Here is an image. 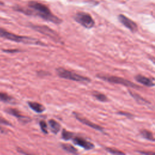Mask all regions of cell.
Returning a JSON list of instances; mask_svg holds the SVG:
<instances>
[{
  "instance_id": "14",
  "label": "cell",
  "mask_w": 155,
  "mask_h": 155,
  "mask_svg": "<svg viewBox=\"0 0 155 155\" xmlns=\"http://www.w3.org/2000/svg\"><path fill=\"white\" fill-rule=\"evenodd\" d=\"M129 93L130 94V95L137 102H138L140 104H150V102L147 101L146 99H145L144 98L140 96H139V94L131 91H128Z\"/></svg>"
},
{
  "instance_id": "6",
  "label": "cell",
  "mask_w": 155,
  "mask_h": 155,
  "mask_svg": "<svg viewBox=\"0 0 155 155\" xmlns=\"http://www.w3.org/2000/svg\"><path fill=\"white\" fill-rule=\"evenodd\" d=\"M30 27L35 30L49 37L56 42H62L61 39L59 35L53 30L46 25H30Z\"/></svg>"
},
{
  "instance_id": "4",
  "label": "cell",
  "mask_w": 155,
  "mask_h": 155,
  "mask_svg": "<svg viewBox=\"0 0 155 155\" xmlns=\"http://www.w3.org/2000/svg\"><path fill=\"white\" fill-rule=\"evenodd\" d=\"M96 76L101 79H102L105 81H107L110 83L120 84V85H122L124 86H127V87L136 88V89H140L141 88L139 85L135 84L133 82H132L127 79H124L122 78H120L118 76L104 75V74H98L96 75Z\"/></svg>"
},
{
  "instance_id": "16",
  "label": "cell",
  "mask_w": 155,
  "mask_h": 155,
  "mask_svg": "<svg viewBox=\"0 0 155 155\" xmlns=\"http://www.w3.org/2000/svg\"><path fill=\"white\" fill-rule=\"evenodd\" d=\"M140 134L143 138L148 140H150L152 142L154 141V137L153 136V134L152 133V132H151L148 130H142L140 131Z\"/></svg>"
},
{
  "instance_id": "21",
  "label": "cell",
  "mask_w": 155,
  "mask_h": 155,
  "mask_svg": "<svg viewBox=\"0 0 155 155\" xmlns=\"http://www.w3.org/2000/svg\"><path fill=\"white\" fill-rule=\"evenodd\" d=\"M105 150L109 152L111 154H125V153L124 152H122L116 149H114L112 148H105Z\"/></svg>"
},
{
  "instance_id": "5",
  "label": "cell",
  "mask_w": 155,
  "mask_h": 155,
  "mask_svg": "<svg viewBox=\"0 0 155 155\" xmlns=\"http://www.w3.org/2000/svg\"><path fill=\"white\" fill-rule=\"evenodd\" d=\"M74 19L86 28H91L94 25V21L91 16L85 12H78L74 16Z\"/></svg>"
},
{
  "instance_id": "13",
  "label": "cell",
  "mask_w": 155,
  "mask_h": 155,
  "mask_svg": "<svg viewBox=\"0 0 155 155\" xmlns=\"http://www.w3.org/2000/svg\"><path fill=\"white\" fill-rule=\"evenodd\" d=\"M48 123L52 133L57 134L59 131L61 129V125L57 121L54 119H50Z\"/></svg>"
},
{
  "instance_id": "25",
  "label": "cell",
  "mask_w": 155,
  "mask_h": 155,
  "mask_svg": "<svg viewBox=\"0 0 155 155\" xmlns=\"http://www.w3.org/2000/svg\"><path fill=\"white\" fill-rule=\"evenodd\" d=\"M139 153H142V154H153L154 153H151V152H143V151H139Z\"/></svg>"
},
{
  "instance_id": "3",
  "label": "cell",
  "mask_w": 155,
  "mask_h": 155,
  "mask_svg": "<svg viewBox=\"0 0 155 155\" xmlns=\"http://www.w3.org/2000/svg\"><path fill=\"white\" fill-rule=\"evenodd\" d=\"M56 72L58 75L61 78L85 83H88L91 82V79L88 77L80 75L73 71L66 70L62 67L57 68Z\"/></svg>"
},
{
  "instance_id": "19",
  "label": "cell",
  "mask_w": 155,
  "mask_h": 155,
  "mask_svg": "<svg viewBox=\"0 0 155 155\" xmlns=\"http://www.w3.org/2000/svg\"><path fill=\"white\" fill-rule=\"evenodd\" d=\"M73 135L74 134L72 132L67 131L65 129H63L62 131V138L65 140H68L71 139L74 137Z\"/></svg>"
},
{
  "instance_id": "24",
  "label": "cell",
  "mask_w": 155,
  "mask_h": 155,
  "mask_svg": "<svg viewBox=\"0 0 155 155\" xmlns=\"http://www.w3.org/2000/svg\"><path fill=\"white\" fill-rule=\"evenodd\" d=\"M5 52H8V53H13V52H18L19 51V50L15 49V50H3Z\"/></svg>"
},
{
  "instance_id": "17",
  "label": "cell",
  "mask_w": 155,
  "mask_h": 155,
  "mask_svg": "<svg viewBox=\"0 0 155 155\" xmlns=\"http://www.w3.org/2000/svg\"><path fill=\"white\" fill-rule=\"evenodd\" d=\"M61 147L62 148L63 150H64L65 151H66L68 153H73V154H77L78 153L77 149L70 144L62 143L61 144Z\"/></svg>"
},
{
  "instance_id": "11",
  "label": "cell",
  "mask_w": 155,
  "mask_h": 155,
  "mask_svg": "<svg viewBox=\"0 0 155 155\" xmlns=\"http://www.w3.org/2000/svg\"><path fill=\"white\" fill-rule=\"evenodd\" d=\"M135 79L138 82L142 84V85H143L145 86L148 87H151L154 85V84L153 83V81L151 79H150L147 77H145L144 76H142L141 74L136 75L135 76Z\"/></svg>"
},
{
  "instance_id": "2",
  "label": "cell",
  "mask_w": 155,
  "mask_h": 155,
  "mask_svg": "<svg viewBox=\"0 0 155 155\" xmlns=\"http://www.w3.org/2000/svg\"><path fill=\"white\" fill-rule=\"evenodd\" d=\"M0 37L5 38L6 39L16 42H21L25 44H31V45H38L45 46L46 45L45 43L42 41L33 38L16 35L14 33H12L8 31H6L4 28H0Z\"/></svg>"
},
{
  "instance_id": "8",
  "label": "cell",
  "mask_w": 155,
  "mask_h": 155,
  "mask_svg": "<svg viewBox=\"0 0 155 155\" xmlns=\"http://www.w3.org/2000/svg\"><path fill=\"white\" fill-rule=\"evenodd\" d=\"M71 140L75 145H77L86 150H91L94 147V145L93 143L81 137H73Z\"/></svg>"
},
{
  "instance_id": "12",
  "label": "cell",
  "mask_w": 155,
  "mask_h": 155,
  "mask_svg": "<svg viewBox=\"0 0 155 155\" xmlns=\"http://www.w3.org/2000/svg\"><path fill=\"white\" fill-rule=\"evenodd\" d=\"M28 105L31 110H33L34 111L38 113H41L45 110V107L38 102L30 101V102H28Z\"/></svg>"
},
{
  "instance_id": "23",
  "label": "cell",
  "mask_w": 155,
  "mask_h": 155,
  "mask_svg": "<svg viewBox=\"0 0 155 155\" xmlns=\"http://www.w3.org/2000/svg\"><path fill=\"white\" fill-rule=\"evenodd\" d=\"M117 113L119 114H121V115H124V116H125L126 117H130V118L133 117V116L131 114H130V113H127V112L119 111V112H118Z\"/></svg>"
},
{
  "instance_id": "15",
  "label": "cell",
  "mask_w": 155,
  "mask_h": 155,
  "mask_svg": "<svg viewBox=\"0 0 155 155\" xmlns=\"http://www.w3.org/2000/svg\"><path fill=\"white\" fill-rule=\"evenodd\" d=\"M0 101L6 103H15V99L7 93L0 92Z\"/></svg>"
},
{
  "instance_id": "10",
  "label": "cell",
  "mask_w": 155,
  "mask_h": 155,
  "mask_svg": "<svg viewBox=\"0 0 155 155\" xmlns=\"http://www.w3.org/2000/svg\"><path fill=\"white\" fill-rule=\"evenodd\" d=\"M5 112L11 114V115H13V116L16 117V118L18 119V120L21 122H22V123H24V124H26V123H28L29 122H30L31 120V119L28 117H27V116H22V114H21V113H19V111L18 110H17L16 109H14V108H7L5 110Z\"/></svg>"
},
{
  "instance_id": "9",
  "label": "cell",
  "mask_w": 155,
  "mask_h": 155,
  "mask_svg": "<svg viewBox=\"0 0 155 155\" xmlns=\"http://www.w3.org/2000/svg\"><path fill=\"white\" fill-rule=\"evenodd\" d=\"M73 114L74 115L75 117L79 121L81 122V123L93 128V129H95L96 130H98V131H104V129L102 127H101V126L98 125H96L91 122H90L89 120H88L87 119L82 117V116H79V114L76 113H73Z\"/></svg>"
},
{
  "instance_id": "18",
  "label": "cell",
  "mask_w": 155,
  "mask_h": 155,
  "mask_svg": "<svg viewBox=\"0 0 155 155\" xmlns=\"http://www.w3.org/2000/svg\"><path fill=\"white\" fill-rule=\"evenodd\" d=\"M93 96L98 101H101V102H107L108 101V98L107 96H106L104 94L100 93L99 91H93L92 93Z\"/></svg>"
},
{
  "instance_id": "22",
  "label": "cell",
  "mask_w": 155,
  "mask_h": 155,
  "mask_svg": "<svg viewBox=\"0 0 155 155\" xmlns=\"http://www.w3.org/2000/svg\"><path fill=\"white\" fill-rule=\"evenodd\" d=\"M0 124L5 125H10V126L12 125V124L10 122H9L7 120H6L5 119H4L3 117H0Z\"/></svg>"
},
{
  "instance_id": "20",
  "label": "cell",
  "mask_w": 155,
  "mask_h": 155,
  "mask_svg": "<svg viewBox=\"0 0 155 155\" xmlns=\"http://www.w3.org/2000/svg\"><path fill=\"white\" fill-rule=\"evenodd\" d=\"M39 125H40V128H41L42 131L44 133L47 134L48 133V127H47V123L44 120H41L39 122Z\"/></svg>"
},
{
  "instance_id": "1",
  "label": "cell",
  "mask_w": 155,
  "mask_h": 155,
  "mask_svg": "<svg viewBox=\"0 0 155 155\" xmlns=\"http://www.w3.org/2000/svg\"><path fill=\"white\" fill-rule=\"evenodd\" d=\"M14 9L27 15L38 16L45 21L56 24H59L62 22L61 19L51 13L48 7L37 1H31L28 2V8H27L21 7H16Z\"/></svg>"
},
{
  "instance_id": "7",
  "label": "cell",
  "mask_w": 155,
  "mask_h": 155,
  "mask_svg": "<svg viewBox=\"0 0 155 155\" xmlns=\"http://www.w3.org/2000/svg\"><path fill=\"white\" fill-rule=\"evenodd\" d=\"M118 19L122 25H124L126 28L129 29L131 31L134 33L137 31L138 27L137 24L128 17L125 16V15L122 14L119 15Z\"/></svg>"
}]
</instances>
